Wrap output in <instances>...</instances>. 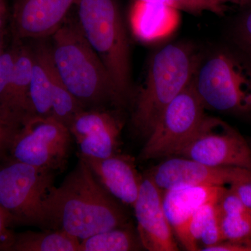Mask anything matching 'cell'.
Listing matches in <instances>:
<instances>
[{
  "label": "cell",
  "instance_id": "14",
  "mask_svg": "<svg viewBox=\"0 0 251 251\" xmlns=\"http://www.w3.org/2000/svg\"><path fill=\"white\" fill-rule=\"evenodd\" d=\"M224 187L189 186L163 191V207L174 234L187 251H198L189 233L191 220L200 206L219 198Z\"/></svg>",
  "mask_w": 251,
  "mask_h": 251
},
{
  "label": "cell",
  "instance_id": "16",
  "mask_svg": "<svg viewBox=\"0 0 251 251\" xmlns=\"http://www.w3.org/2000/svg\"><path fill=\"white\" fill-rule=\"evenodd\" d=\"M130 21L132 31L139 40L155 42L166 39L177 29L179 11L165 1L135 0Z\"/></svg>",
  "mask_w": 251,
  "mask_h": 251
},
{
  "label": "cell",
  "instance_id": "24",
  "mask_svg": "<svg viewBox=\"0 0 251 251\" xmlns=\"http://www.w3.org/2000/svg\"><path fill=\"white\" fill-rule=\"evenodd\" d=\"M14 41V45L9 49H5L4 52L0 55V119L4 124H6L4 115L7 103L8 94L17 49V43L16 41Z\"/></svg>",
  "mask_w": 251,
  "mask_h": 251
},
{
  "label": "cell",
  "instance_id": "26",
  "mask_svg": "<svg viewBox=\"0 0 251 251\" xmlns=\"http://www.w3.org/2000/svg\"><path fill=\"white\" fill-rule=\"evenodd\" d=\"M14 224L11 216L0 206V251H11L16 234L10 229Z\"/></svg>",
  "mask_w": 251,
  "mask_h": 251
},
{
  "label": "cell",
  "instance_id": "10",
  "mask_svg": "<svg viewBox=\"0 0 251 251\" xmlns=\"http://www.w3.org/2000/svg\"><path fill=\"white\" fill-rule=\"evenodd\" d=\"M148 175L161 191L189 186H230L249 170L203 164L184 157H169Z\"/></svg>",
  "mask_w": 251,
  "mask_h": 251
},
{
  "label": "cell",
  "instance_id": "33",
  "mask_svg": "<svg viewBox=\"0 0 251 251\" xmlns=\"http://www.w3.org/2000/svg\"><path fill=\"white\" fill-rule=\"evenodd\" d=\"M6 130H15L14 128H11V127L9 126L6 125V124H4V122L1 121V119H0V132L6 131Z\"/></svg>",
  "mask_w": 251,
  "mask_h": 251
},
{
  "label": "cell",
  "instance_id": "2",
  "mask_svg": "<svg viewBox=\"0 0 251 251\" xmlns=\"http://www.w3.org/2000/svg\"><path fill=\"white\" fill-rule=\"evenodd\" d=\"M51 37V53L56 69L84 109L125 106L106 68L82 34L76 18L68 17Z\"/></svg>",
  "mask_w": 251,
  "mask_h": 251
},
{
  "label": "cell",
  "instance_id": "32",
  "mask_svg": "<svg viewBox=\"0 0 251 251\" xmlns=\"http://www.w3.org/2000/svg\"><path fill=\"white\" fill-rule=\"evenodd\" d=\"M4 46V31L0 32V55L4 52L5 50Z\"/></svg>",
  "mask_w": 251,
  "mask_h": 251
},
{
  "label": "cell",
  "instance_id": "7",
  "mask_svg": "<svg viewBox=\"0 0 251 251\" xmlns=\"http://www.w3.org/2000/svg\"><path fill=\"white\" fill-rule=\"evenodd\" d=\"M205 108L191 81L162 112L146 138L140 159L149 161L177 156L201 126L206 117Z\"/></svg>",
  "mask_w": 251,
  "mask_h": 251
},
{
  "label": "cell",
  "instance_id": "12",
  "mask_svg": "<svg viewBox=\"0 0 251 251\" xmlns=\"http://www.w3.org/2000/svg\"><path fill=\"white\" fill-rule=\"evenodd\" d=\"M122 128L120 119L110 110L85 109L69 129L80 147V155L102 159L118 153Z\"/></svg>",
  "mask_w": 251,
  "mask_h": 251
},
{
  "label": "cell",
  "instance_id": "6",
  "mask_svg": "<svg viewBox=\"0 0 251 251\" xmlns=\"http://www.w3.org/2000/svg\"><path fill=\"white\" fill-rule=\"evenodd\" d=\"M54 179V171L11 158L0 164V206L14 223L45 228V202Z\"/></svg>",
  "mask_w": 251,
  "mask_h": 251
},
{
  "label": "cell",
  "instance_id": "19",
  "mask_svg": "<svg viewBox=\"0 0 251 251\" xmlns=\"http://www.w3.org/2000/svg\"><path fill=\"white\" fill-rule=\"evenodd\" d=\"M80 239L59 229L16 234L11 251H79Z\"/></svg>",
  "mask_w": 251,
  "mask_h": 251
},
{
  "label": "cell",
  "instance_id": "21",
  "mask_svg": "<svg viewBox=\"0 0 251 251\" xmlns=\"http://www.w3.org/2000/svg\"><path fill=\"white\" fill-rule=\"evenodd\" d=\"M48 64L52 86V117L69 128L77 114L85 109L63 82L54 66L51 49Z\"/></svg>",
  "mask_w": 251,
  "mask_h": 251
},
{
  "label": "cell",
  "instance_id": "28",
  "mask_svg": "<svg viewBox=\"0 0 251 251\" xmlns=\"http://www.w3.org/2000/svg\"><path fill=\"white\" fill-rule=\"evenodd\" d=\"M202 251H251V237L236 241L223 242L202 249Z\"/></svg>",
  "mask_w": 251,
  "mask_h": 251
},
{
  "label": "cell",
  "instance_id": "1",
  "mask_svg": "<svg viewBox=\"0 0 251 251\" xmlns=\"http://www.w3.org/2000/svg\"><path fill=\"white\" fill-rule=\"evenodd\" d=\"M45 214L48 229L64 231L80 241L128 225L121 204L81 157L62 184L51 189L46 200Z\"/></svg>",
  "mask_w": 251,
  "mask_h": 251
},
{
  "label": "cell",
  "instance_id": "31",
  "mask_svg": "<svg viewBox=\"0 0 251 251\" xmlns=\"http://www.w3.org/2000/svg\"><path fill=\"white\" fill-rule=\"evenodd\" d=\"M7 7L0 9V32L4 31V26L7 19Z\"/></svg>",
  "mask_w": 251,
  "mask_h": 251
},
{
  "label": "cell",
  "instance_id": "5",
  "mask_svg": "<svg viewBox=\"0 0 251 251\" xmlns=\"http://www.w3.org/2000/svg\"><path fill=\"white\" fill-rule=\"evenodd\" d=\"M192 82L206 108L251 111V67L230 52L221 51L200 59Z\"/></svg>",
  "mask_w": 251,
  "mask_h": 251
},
{
  "label": "cell",
  "instance_id": "27",
  "mask_svg": "<svg viewBox=\"0 0 251 251\" xmlns=\"http://www.w3.org/2000/svg\"><path fill=\"white\" fill-rule=\"evenodd\" d=\"M237 193L247 207L251 209V171H249L240 179L229 186Z\"/></svg>",
  "mask_w": 251,
  "mask_h": 251
},
{
  "label": "cell",
  "instance_id": "34",
  "mask_svg": "<svg viewBox=\"0 0 251 251\" xmlns=\"http://www.w3.org/2000/svg\"><path fill=\"white\" fill-rule=\"evenodd\" d=\"M231 1H233L235 4H239V5H246L249 4L251 2V0H231Z\"/></svg>",
  "mask_w": 251,
  "mask_h": 251
},
{
  "label": "cell",
  "instance_id": "29",
  "mask_svg": "<svg viewBox=\"0 0 251 251\" xmlns=\"http://www.w3.org/2000/svg\"><path fill=\"white\" fill-rule=\"evenodd\" d=\"M239 33L243 44L251 55V11L243 19Z\"/></svg>",
  "mask_w": 251,
  "mask_h": 251
},
{
  "label": "cell",
  "instance_id": "9",
  "mask_svg": "<svg viewBox=\"0 0 251 251\" xmlns=\"http://www.w3.org/2000/svg\"><path fill=\"white\" fill-rule=\"evenodd\" d=\"M176 156L203 164L251 171V148L239 132L219 118L206 116Z\"/></svg>",
  "mask_w": 251,
  "mask_h": 251
},
{
  "label": "cell",
  "instance_id": "13",
  "mask_svg": "<svg viewBox=\"0 0 251 251\" xmlns=\"http://www.w3.org/2000/svg\"><path fill=\"white\" fill-rule=\"evenodd\" d=\"M77 0H14L11 29L14 41L51 36L67 20Z\"/></svg>",
  "mask_w": 251,
  "mask_h": 251
},
{
  "label": "cell",
  "instance_id": "11",
  "mask_svg": "<svg viewBox=\"0 0 251 251\" xmlns=\"http://www.w3.org/2000/svg\"><path fill=\"white\" fill-rule=\"evenodd\" d=\"M163 191L148 174L143 176L133 209L138 233L144 249L150 251H177L174 232L163 207Z\"/></svg>",
  "mask_w": 251,
  "mask_h": 251
},
{
  "label": "cell",
  "instance_id": "8",
  "mask_svg": "<svg viewBox=\"0 0 251 251\" xmlns=\"http://www.w3.org/2000/svg\"><path fill=\"white\" fill-rule=\"evenodd\" d=\"M70 130L53 117H32L16 132L11 158L54 172L65 166L70 150Z\"/></svg>",
  "mask_w": 251,
  "mask_h": 251
},
{
  "label": "cell",
  "instance_id": "23",
  "mask_svg": "<svg viewBox=\"0 0 251 251\" xmlns=\"http://www.w3.org/2000/svg\"><path fill=\"white\" fill-rule=\"evenodd\" d=\"M219 213V212H218ZM224 241H236L251 237V209L219 215Z\"/></svg>",
  "mask_w": 251,
  "mask_h": 251
},
{
  "label": "cell",
  "instance_id": "18",
  "mask_svg": "<svg viewBox=\"0 0 251 251\" xmlns=\"http://www.w3.org/2000/svg\"><path fill=\"white\" fill-rule=\"evenodd\" d=\"M33 64L29 97L32 117L49 118L52 115V94L49 70L50 46L44 43L31 46Z\"/></svg>",
  "mask_w": 251,
  "mask_h": 251
},
{
  "label": "cell",
  "instance_id": "3",
  "mask_svg": "<svg viewBox=\"0 0 251 251\" xmlns=\"http://www.w3.org/2000/svg\"><path fill=\"white\" fill-rule=\"evenodd\" d=\"M200 59L194 47L184 43L168 44L153 54L132 116L140 135L148 138L165 108L191 83Z\"/></svg>",
  "mask_w": 251,
  "mask_h": 251
},
{
  "label": "cell",
  "instance_id": "25",
  "mask_svg": "<svg viewBox=\"0 0 251 251\" xmlns=\"http://www.w3.org/2000/svg\"><path fill=\"white\" fill-rule=\"evenodd\" d=\"M166 1L179 11L196 15L209 11L221 16L227 9L226 0H166Z\"/></svg>",
  "mask_w": 251,
  "mask_h": 251
},
{
  "label": "cell",
  "instance_id": "22",
  "mask_svg": "<svg viewBox=\"0 0 251 251\" xmlns=\"http://www.w3.org/2000/svg\"><path fill=\"white\" fill-rule=\"evenodd\" d=\"M143 248L128 226L103 231L80 241L79 251H130Z\"/></svg>",
  "mask_w": 251,
  "mask_h": 251
},
{
  "label": "cell",
  "instance_id": "20",
  "mask_svg": "<svg viewBox=\"0 0 251 251\" xmlns=\"http://www.w3.org/2000/svg\"><path fill=\"white\" fill-rule=\"evenodd\" d=\"M217 200L209 201L200 206L191 220L190 236L198 251L224 241L216 206Z\"/></svg>",
  "mask_w": 251,
  "mask_h": 251
},
{
  "label": "cell",
  "instance_id": "4",
  "mask_svg": "<svg viewBox=\"0 0 251 251\" xmlns=\"http://www.w3.org/2000/svg\"><path fill=\"white\" fill-rule=\"evenodd\" d=\"M75 6L82 34L126 105L131 95L130 49L117 0H77Z\"/></svg>",
  "mask_w": 251,
  "mask_h": 251
},
{
  "label": "cell",
  "instance_id": "17",
  "mask_svg": "<svg viewBox=\"0 0 251 251\" xmlns=\"http://www.w3.org/2000/svg\"><path fill=\"white\" fill-rule=\"evenodd\" d=\"M17 43L14 70L10 83L4 120L6 125L18 130L32 117L30 97V82L33 55L31 46Z\"/></svg>",
  "mask_w": 251,
  "mask_h": 251
},
{
  "label": "cell",
  "instance_id": "35",
  "mask_svg": "<svg viewBox=\"0 0 251 251\" xmlns=\"http://www.w3.org/2000/svg\"><path fill=\"white\" fill-rule=\"evenodd\" d=\"M139 1H162L166 2V0H139Z\"/></svg>",
  "mask_w": 251,
  "mask_h": 251
},
{
  "label": "cell",
  "instance_id": "30",
  "mask_svg": "<svg viewBox=\"0 0 251 251\" xmlns=\"http://www.w3.org/2000/svg\"><path fill=\"white\" fill-rule=\"evenodd\" d=\"M17 131V130H16ZM15 130H6L0 132V153H2L6 149H9L16 132Z\"/></svg>",
  "mask_w": 251,
  "mask_h": 251
},
{
  "label": "cell",
  "instance_id": "15",
  "mask_svg": "<svg viewBox=\"0 0 251 251\" xmlns=\"http://www.w3.org/2000/svg\"><path fill=\"white\" fill-rule=\"evenodd\" d=\"M80 157L114 198L126 205L133 207L143 181L134 158L119 153L102 159L80 154Z\"/></svg>",
  "mask_w": 251,
  "mask_h": 251
}]
</instances>
